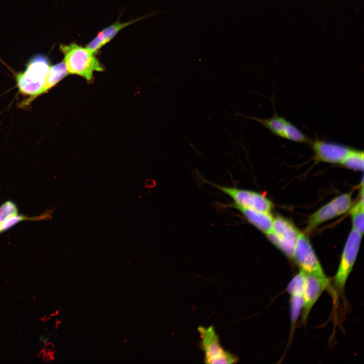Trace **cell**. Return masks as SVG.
Listing matches in <instances>:
<instances>
[{
	"label": "cell",
	"instance_id": "ac0fdd59",
	"mask_svg": "<svg viewBox=\"0 0 364 364\" xmlns=\"http://www.w3.org/2000/svg\"><path fill=\"white\" fill-rule=\"evenodd\" d=\"M291 317L292 325L297 322L304 305L303 295L291 296Z\"/></svg>",
	"mask_w": 364,
	"mask_h": 364
},
{
	"label": "cell",
	"instance_id": "5bb4252c",
	"mask_svg": "<svg viewBox=\"0 0 364 364\" xmlns=\"http://www.w3.org/2000/svg\"><path fill=\"white\" fill-rule=\"evenodd\" d=\"M54 210H47L37 216L30 217L18 214L12 215L4 221L0 222V234L7 231L18 223L24 220H50L52 219V215Z\"/></svg>",
	"mask_w": 364,
	"mask_h": 364
},
{
	"label": "cell",
	"instance_id": "e0dca14e",
	"mask_svg": "<svg viewBox=\"0 0 364 364\" xmlns=\"http://www.w3.org/2000/svg\"><path fill=\"white\" fill-rule=\"evenodd\" d=\"M306 272L301 270L291 280L287 286V291L291 296L303 295Z\"/></svg>",
	"mask_w": 364,
	"mask_h": 364
},
{
	"label": "cell",
	"instance_id": "52a82bcc",
	"mask_svg": "<svg viewBox=\"0 0 364 364\" xmlns=\"http://www.w3.org/2000/svg\"><path fill=\"white\" fill-rule=\"evenodd\" d=\"M361 236L352 229L347 239L334 280L335 287L339 290H343L352 269L359 250Z\"/></svg>",
	"mask_w": 364,
	"mask_h": 364
},
{
	"label": "cell",
	"instance_id": "d6986e66",
	"mask_svg": "<svg viewBox=\"0 0 364 364\" xmlns=\"http://www.w3.org/2000/svg\"><path fill=\"white\" fill-rule=\"evenodd\" d=\"M17 214L18 208L16 204L11 200L6 201L0 206V222Z\"/></svg>",
	"mask_w": 364,
	"mask_h": 364
},
{
	"label": "cell",
	"instance_id": "277c9868",
	"mask_svg": "<svg viewBox=\"0 0 364 364\" xmlns=\"http://www.w3.org/2000/svg\"><path fill=\"white\" fill-rule=\"evenodd\" d=\"M300 232L288 220L277 217L273 219L272 230L266 234L268 239L287 257L293 258Z\"/></svg>",
	"mask_w": 364,
	"mask_h": 364
},
{
	"label": "cell",
	"instance_id": "3957f363",
	"mask_svg": "<svg viewBox=\"0 0 364 364\" xmlns=\"http://www.w3.org/2000/svg\"><path fill=\"white\" fill-rule=\"evenodd\" d=\"M198 332L201 339V346L207 363H234L238 357L221 346L218 336L214 327H199Z\"/></svg>",
	"mask_w": 364,
	"mask_h": 364
},
{
	"label": "cell",
	"instance_id": "30bf717a",
	"mask_svg": "<svg viewBox=\"0 0 364 364\" xmlns=\"http://www.w3.org/2000/svg\"><path fill=\"white\" fill-rule=\"evenodd\" d=\"M293 258L300 269L306 273H324L307 236L300 233L297 241Z\"/></svg>",
	"mask_w": 364,
	"mask_h": 364
},
{
	"label": "cell",
	"instance_id": "9a60e30c",
	"mask_svg": "<svg viewBox=\"0 0 364 364\" xmlns=\"http://www.w3.org/2000/svg\"><path fill=\"white\" fill-rule=\"evenodd\" d=\"M350 212L352 217V229L361 236L363 234V193L359 201L353 207Z\"/></svg>",
	"mask_w": 364,
	"mask_h": 364
},
{
	"label": "cell",
	"instance_id": "7c38bea8",
	"mask_svg": "<svg viewBox=\"0 0 364 364\" xmlns=\"http://www.w3.org/2000/svg\"><path fill=\"white\" fill-rule=\"evenodd\" d=\"M143 18L141 17L122 23L117 21L99 32L86 47L96 54L100 49L110 41L120 30Z\"/></svg>",
	"mask_w": 364,
	"mask_h": 364
},
{
	"label": "cell",
	"instance_id": "4fadbf2b",
	"mask_svg": "<svg viewBox=\"0 0 364 364\" xmlns=\"http://www.w3.org/2000/svg\"><path fill=\"white\" fill-rule=\"evenodd\" d=\"M232 206L239 211L248 222L265 234L271 231L274 218L270 212H261L233 205Z\"/></svg>",
	"mask_w": 364,
	"mask_h": 364
},
{
	"label": "cell",
	"instance_id": "ba28073f",
	"mask_svg": "<svg viewBox=\"0 0 364 364\" xmlns=\"http://www.w3.org/2000/svg\"><path fill=\"white\" fill-rule=\"evenodd\" d=\"M351 193L335 198L311 215L305 233L309 234L322 223L345 213L351 207Z\"/></svg>",
	"mask_w": 364,
	"mask_h": 364
},
{
	"label": "cell",
	"instance_id": "8fae6325",
	"mask_svg": "<svg viewBox=\"0 0 364 364\" xmlns=\"http://www.w3.org/2000/svg\"><path fill=\"white\" fill-rule=\"evenodd\" d=\"M312 149L316 160L331 163H341L351 149L337 143L316 140L312 141Z\"/></svg>",
	"mask_w": 364,
	"mask_h": 364
},
{
	"label": "cell",
	"instance_id": "9c48e42d",
	"mask_svg": "<svg viewBox=\"0 0 364 364\" xmlns=\"http://www.w3.org/2000/svg\"><path fill=\"white\" fill-rule=\"evenodd\" d=\"M329 284V280L324 273L306 272L303 292V321L306 320L313 305Z\"/></svg>",
	"mask_w": 364,
	"mask_h": 364
},
{
	"label": "cell",
	"instance_id": "7a4b0ae2",
	"mask_svg": "<svg viewBox=\"0 0 364 364\" xmlns=\"http://www.w3.org/2000/svg\"><path fill=\"white\" fill-rule=\"evenodd\" d=\"M61 51L64 54L68 74L77 75L90 81L95 72L102 71L103 66L95 56V53L87 49L72 43L61 44Z\"/></svg>",
	"mask_w": 364,
	"mask_h": 364
},
{
	"label": "cell",
	"instance_id": "2e32d148",
	"mask_svg": "<svg viewBox=\"0 0 364 364\" xmlns=\"http://www.w3.org/2000/svg\"><path fill=\"white\" fill-rule=\"evenodd\" d=\"M341 164L355 170H363V152L351 149Z\"/></svg>",
	"mask_w": 364,
	"mask_h": 364
},
{
	"label": "cell",
	"instance_id": "6da1fadb",
	"mask_svg": "<svg viewBox=\"0 0 364 364\" xmlns=\"http://www.w3.org/2000/svg\"><path fill=\"white\" fill-rule=\"evenodd\" d=\"M50 68L48 58L37 55L29 61L24 72L17 74V85L20 92L29 97L22 105H28L34 99L48 92Z\"/></svg>",
	"mask_w": 364,
	"mask_h": 364
},
{
	"label": "cell",
	"instance_id": "8992f818",
	"mask_svg": "<svg viewBox=\"0 0 364 364\" xmlns=\"http://www.w3.org/2000/svg\"><path fill=\"white\" fill-rule=\"evenodd\" d=\"M212 185L229 196L233 201V205L264 212H270L271 209L270 201L256 192L235 187Z\"/></svg>",
	"mask_w": 364,
	"mask_h": 364
},
{
	"label": "cell",
	"instance_id": "5b68a950",
	"mask_svg": "<svg viewBox=\"0 0 364 364\" xmlns=\"http://www.w3.org/2000/svg\"><path fill=\"white\" fill-rule=\"evenodd\" d=\"M244 118H249L259 123L271 133L280 138L295 142L311 144L312 140L299 128L279 116L276 111L273 116L268 118H261L238 114Z\"/></svg>",
	"mask_w": 364,
	"mask_h": 364
}]
</instances>
